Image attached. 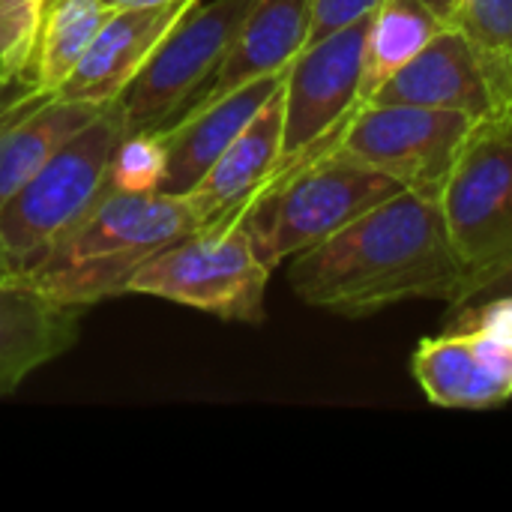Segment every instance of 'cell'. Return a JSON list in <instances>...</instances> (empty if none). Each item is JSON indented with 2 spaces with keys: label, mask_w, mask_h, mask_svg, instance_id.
Segmentation results:
<instances>
[{
  "label": "cell",
  "mask_w": 512,
  "mask_h": 512,
  "mask_svg": "<svg viewBox=\"0 0 512 512\" xmlns=\"http://www.w3.org/2000/svg\"><path fill=\"white\" fill-rule=\"evenodd\" d=\"M465 267L438 198L402 189L291 258L288 285L315 309L366 318L408 300H453Z\"/></svg>",
  "instance_id": "6da1fadb"
},
{
  "label": "cell",
  "mask_w": 512,
  "mask_h": 512,
  "mask_svg": "<svg viewBox=\"0 0 512 512\" xmlns=\"http://www.w3.org/2000/svg\"><path fill=\"white\" fill-rule=\"evenodd\" d=\"M201 228L189 201L165 192H123L105 180L96 201L15 282L42 297L87 309L129 294L138 267L159 249Z\"/></svg>",
  "instance_id": "7a4b0ae2"
},
{
  "label": "cell",
  "mask_w": 512,
  "mask_h": 512,
  "mask_svg": "<svg viewBox=\"0 0 512 512\" xmlns=\"http://www.w3.org/2000/svg\"><path fill=\"white\" fill-rule=\"evenodd\" d=\"M402 189L390 174L327 150L264 183L234 219L246 228L261 261L276 270Z\"/></svg>",
  "instance_id": "3957f363"
},
{
  "label": "cell",
  "mask_w": 512,
  "mask_h": 512,
  "mask_svg": "<svg viewBox=\"0 0 512 512\" xmlns=\"http://www.w3.org/2000/svg\"><path fill=\"white\" fill-rule=\"evenodd\" d=\"M270 273L246 228L231 216L207 222L147 258L132 276L129 294L162 297L222 321L264 324Z\"/></svg>",
  "instance_id": "277c9868"
},
{
  "label": "cell",
  "mask_w": 512,
  "mask_h": 512,
  "mask_svg": "<svg viewBox=\"0 0 512 512\" xmlns=\"http://www.w3.org/2000/svg\"><path fill=\"white\" fill-rule=\"evenodd\" d=\"M123 135L126 117L120 99L105 102L0 207V234L18 270L42 255L96 201Z\"/></svg>",
  "instance_id": "5b68a950"
},
{
  "label": "cell",
  "mask_w": 512,
  "mask_h": 512,
  "mask_svg": "<svg viewBox=\"0 0 512 512\" xmlns=\"http://www.w3.org/2000/svg\"><path fill=\"white\" fill-rule=\"evenodd\" d=\"M258 0H195L120 93L126 132H162L210 87Z\"/></svg>",
  "instance_id": "8992f818"
},
{
  "label": "cell",
  "mask_w": 512,
  "mask_h": 512,
  "mask_svg": "<svg viewBox=\"0 0 512 512\" xmlns=\"http://www.w3.org/2000/svg\"><path fill=\"white\" fill-rule=\"evenodd\" d=\"M372 15L303 45L288 63L282 84V156L270 180L339 144L348 120L363 105V66Z\"/></svg>",
  "instance_id": "52a82bcc"
},
{
  "label": "cell",
  "mask_w": 512,
  "mask_h": 512,
  "mask_svg": "<svg viewBox=\"0 0 512 512\" xmlns=\"http://www.w3.org/2000/svg\"><path fill=\"white\" fill-rule=\"evenodd\" d=\"M465 276L512 258V111L477 120L438 195Z\"/></svg>",
  "instance_id": "ba28073f"
},
{
  "label": "cell",
  "mask_w": 512,
  "mask_h": 512,
  "mask_svg": "<svg viewBox=\"0 0 512 512\" xmlns=\"http://www.w3.org/2000/svg\"><path fill=\"white\" fill-rule=\"evenodd\" d=\"M477 117L423 105H360L339 135L342 156L438 198Z\"/></svg>",
  "instance_id": "9c48e42d"
},
{
  "label": "cell",
  "mask_w": 512,
  "mask_h": 512,
  "mask_svg": "<svg viewBox=\"0 0 512 512\" xmlns=\"http://www.w3.org/2000/svg\"><path fill=\"white\" fill-rule=\"evenodd\" d=\"M423 105L462 111L477 120L504 114L477 48L459 27H444L414 60L393 72L363 105Z\"/></svg>",
  "instance_id": "30bf717a"
},
{
  "label": "cell",
  "mask_w": 512,
  "mask_h": 512,
  "mask_svg": "<svg viewBox=\"0 0 512 512\" xmlns=\"http://www.w3.org/2000/svg\"><path fill=\"white\" fill-rule=\"evenodd\" d=\"M285 69L258 75L240 87H231L213 99L186 108L171 126L156 132L165 150V168L159 192L189 195L210 165L228 150V144L249 126V120L267 105V99L285 84Z\"/></svg>",
  "instance_id": "8fae6325"
},
{
  "label": "cell",
  "mask_w": 512,
  "mask_h": 512,
  "mask_svg": "<svg viewBox=\"0 0 512 512\" xmlns=\"http://www.w3.org/2000/svg\"><path fill=\"white\" fill-rule=\"evenodd\" d=\"M192 3L195 0H174L162 6L111 9V15L87 45L84 57L78 60L72 75L57 87V93L93 105L120 99V93L153 54V48Z\"/></svg>",
  "instance_id": "7c38bea8"
},
{
  "label": "cell",
  "mask_w": 512,
  "mask_h": 512,
  "mask_svg": "<svg viewBox=\"0 0 512 512\" xmlns=\"http://www.w3.org/2000/svg\"><path fill=\"white\" fill-rule=\"evenodd\" d=\"M282 156V87L249 120V126L210 165L201 183L183 195L201 225L237 216L270 180Z\"/></svg>",
  "instance_id": "4fadbf2b"
},
{
  "label": "cell",
  "mask_w": 512,
  "mask_h": 512,
  "mask_svg": "<svg viewBox=\"0 0 512 512\" xmlns=\"http://www.w3.org/2000/svg\"><path fill=\"white\" fill-rule=\"evenodd\" d=\"M78 318V306L54 303L21 282L0 285V396L66 354L78 342Z\"/></svg>",
  "instance_id": "5bb4252c"
},
{
  "label": "cell",
  "mask_w": 512,
  "mask_h": 512,
  "mask_svg": "<svg viewBox=\"0 0 512 512\" xmlns=\"http://www.w3.org/2000/svg\"><path fill=\"white\" fill-rule=\"evenodd\" d=\"M102 105L66 99L54 90H33L0 114V207L33 177V171Z\"/></svg>",
  "instance_id": "9a60e30c"
},
{
  "label": "cell",
  "mask_w": 512,
  "mask_h": 512,
  "mask_svg": "<svg viewBox=\"0 0 512 512\" xmlns=\"http://www.w3.org/2000/svg\"><path fill=\"white\" fill-rule=\"evenodd\" d=\"M312 3L315 0H258L198 102L240 87L258 75L285 69L309 39Z\"/></svg>",
  "instance_id": "2e32d148"
},
{
  "label": "cell",
  "mask_w": 512,
  "mask_h": 512,
  "mask_svg": "<svg viewBox=\"0 0 512 512\" xmlns=\"http://www.w3.org/2000/svg\"><path fill=\"white\" fill-rule=\"evenodd\" d=\"M411 375L438 408L483 411L512 399L510 384L480 360L465 330H444L423 339L411 357Z\"/></svg>",
  "instance_id": "e0dca14e"
},
{
  "label": "cell",
  "mask_w": 512,
  "mask_h": 512,
  "mask_svg": "<svg viewBox=\"0 0 512 512\" xmlns=\"http://www.w3.org/2000/svg\"><path fill=\"white\" fill-rule=\"evenodd\" d=\"M450 21L429 0H384L369 24L363 102L408 60H414Z\"/></svg>",
  "instance_id": "ac0fdd59"
},
{
  "label": "cell",
  "mask_w": 512,
  "mask_h": 512,
  "mask_svg": "<svg viewBox=\"0 0 512 512\" xmlns=\"http://www.w3.org/2000/svg\"><path fill=\"white\" fill-rule=\"evenodd\" d=\"M111 15L105 0H48L33 39L36 78L45 90H54L72 75L87 45Z\"/></svg>",
  "instance_id": "d6986e66"
},
{
  "label": "cell",
  "mask_w": 512,
  "mask_h": 512,
  "mask_svg": "<svg viewBox=\"0 0 512 512\" xmlns=\"http://www.w3.org/2000/svg\"><path fill=\"white\" fill-rule=\"evenodd\" d=\"M453 27L477 48L504 111H512V0H465Z\"/></svg>",
  "instance_id": "ffe728a7"
},
{
  "label": "cell",
  "mask_w": 512,
  "mask_h": 512,
  "mask_svg": "<svg viewBox=\"0 0 512 512\" xmlns=\"http://www.w3.org/2000/svg\"><path fill=\"white\" fill-rule=\"evenodd\" d=\"M162 168V138L156 132H126L111 156L108 183L123 192H159Z\"/></svg>",
  "instance_id": "44dd1931"
},
{
  "label": "cell",
  "mask_w": 512,
  "mask_h": 512,
  "mask_svg": "<svg viewBox=\"0 0 512 512\" xmlns=\"http://www.w3.org/2000/svg\"><path fill=\"white\" fill-rule=\"evenodd\" d=\"M384 0H315L312 3V27H309V42H318L324 36H330L333 30L360 21L366 15H372Z\"/></svg>",
  "instance_id": "7402d4cb"
},
{
  "label": "cell",
  "mask_w": 512,
  "mask_h": 512,
  "mask_svg": "<svg viewBox=\"0 0 512 512\" xmlns=\"http://www.w3.org/2000/svg\"><path fill=\"white\" fill-rule=\"evenodd\" d=\"M498 297H512V258L492 267V270L465 276L459 294L450 300V312L465 309V306H477V303H489Z\"/></svg>",
  "instance_id": "603a6c76"
},
{
  "label": "cell",
  "mask_w": 512,
  "mask_h": 512,
  "mask_svg": "<svg viewBox=\"0 0 512 512\" xmlns=\"http://www.w3.org/2000/svg\"><path fill=\"white\" fill-rule=\"evenodd\" d=\"M48 0H0V39L12 48L33 45Z\"/></svg>",
  "instance_id": "cb8c5ba5"
},
{
  "label": "cell",
  "mask_w": 512,
  "mask_h": 512,
  "mask_svg": "<svg viewBox=\"0 0 512 512\" xmlns=\"http://www.w3.org/2000/svg\"><path fill=\"white\" fill-rule=\"evenodd\" d=\"M15 276H18V264H15V258H12V252H9L3 234H0V285L15 282Z\"/></svg>",
  "instance_id": "d4e9b609"
},
{
  "label": "cell",
  "mask_w": 512,
  "mask_h": 512,
  "mask_svg": "<svg viewBox=\"0 0 512 512\" xmlns=\"http://www.w3.org/2000/svg\"><path fill=\"white\" fill-rule=\"evenodd\" d=\"M429 3H432L450 24H453V18L459 15V9L465 6V0H429Z\"/></svg>",
  "instance_id": "484cf974"
},
{
  "label": "cell",
  "mask_w": 512,
  "mask_h": 512,
  "mask_svg": "<svg viewBox=\"0 0 512 512\" xmlns=\"http://www.w3.org/2000/svg\"><path fill=\"white\" fill-rule=\"evenodd\" d=\"M111 9H132V6H162V3H174V0H105Z\"/></svg>",
  "instance_id": "4316f807"
},
{
  "label": "cell",
  "mask_w": 512,
  "mask_h": 512,
  "mask_svg": "<svg viewBox=\"0 0 512 512\" xmlns=\"http://www.w3.org/2000/svg\"><path fill=\"white\" fill-rule=\"evenodd\" d=\"M33 45H24V48H12V45H6L3 39H0V66L3 63H9L12 57H18V54H24V51H30Z\"/></svg>",
  "instance_id": "83f0119b"
},
{
  "label": "cell",
  "mask_w": 512,
  "mask_h": 512,
  "mask_svg": "<svg viewBox=\"0 0 512 512\" xmlns=\"http://www.w3.org/2000/svg\"><path fill=\"white\" fill-rule=\"evenodd\" d=\"M3 66H6V63H3Z\"/></svg>",
  "instance_id": "f1b7e54d"
}]
</instances>
